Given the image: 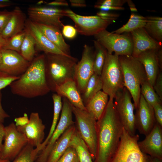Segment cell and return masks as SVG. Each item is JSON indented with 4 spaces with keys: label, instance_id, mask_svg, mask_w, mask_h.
Segmentation results:
<instances>
[{
    "label": "cell",
    "instance_id": "6da1fadb",
    "mask_svg": "<svg viewBox=\"0 0 162 162\" xmlns=\"http://www.w3.org/2000/svg\"><path fill=\"white\" fill-rule=\"evenodd\" d=\"M113 100L109 99L103 113L96 122L97 148L94 162H110L119 143L123 127Z\"/></svg>",
    "mask_w": 162,
    "mask_h": 162
},
{
    "label": "cell",
    "instance_id": "7a4b0ae2",
    "mask_svg": "<svg viewBox=\"0 0 162 162\" xmlns=\"http://www.w3.org/2000/svg\"><path fill=\"white\" fill-rule=\"evenodd\" d=\"M45 56L34 58L25 72L9 85L14 94L26 98L43 96L50 91L46 81Z\"/></svg>",
    "mask_w": 162,
    "mask_h": 162
},
{
    "label": "cell",
    "instance_id": "3957f363",
    "mask_svg": "<svg viewBox=\"0 0 162 162\" xmlns=\"http://www.w3.org/2000/svg\"><path fill=\"white\" fill-rule=\"evenodd\" d=\"M45 72L47 85L50 91L71 79L74 80L78 59L71 56L45 53Z\"/></svg>",
    "mask_w": 162,
    "mask_h": 162
},
{
    "label": "cell",
    "instance_id": "277c9868",
    "mask_svg": "<svg viewBox=\"0 0 162 162\" xmlns=\"http://www.w3.org/2000/svg\"><path fill=\"white\" fill-rule=\"evenodd\" d=\"M123 74L124 86L130 93L135 108L138 105L142 84L147 81L142 64L131 55L119 56Z\"/></svg>",
    "mask_w": 162,
    "mask_h": 162
},
{
    "label": "cell",
    "instance_id": "5b68a950",
    "mask_svg": "<svg viewBox=\"0 0 162 162\" xmlns=\"http://www.w3.org/2000/svg\"><path fill=\"white\" fill-rule=\"evenodd\" d=\"M100 76L103 91L108 94L109 98L114 99L117 92L124 87L118 56L107 52Z\"/></svg>",
    "mask_w": 162,
    "mask_h": 162
},
{
    "label": "cell",
    "instance_id": "8992f818",
    "mask_svg": "<svg viewBox=\"0 0 162 162\" xmlns=\"http://www.w3.org/2000/svg\"><path fill=\"white\" fill-rule=\"evenodd\" d=\"M138 134L131 136L123 128L118 148L110 162H148V155L140 149Z\"/></svg>",
    "mask_w": 162,
    "mask_h": 162
},
{
    "label": "cell",
    "instance_id": "52a82bcc",
    "mask_svg": "<svg viewBox=\"0 0 162 162\" xmlns=\"http://www.w3.org/2000/svg\"><path fill=\"white\" fill-rule=\"evenodd\" d=\"M72 106L73 113L75 118L76 129L87 146L94 161L97 148V121L86 110Z\"/></svg>",
    "mask_w": 162,
    "mask_h": 162
},
{
    "label": "cell",
    "instance_id": "ba28073f",
    "mask_svg": "<svg viewBox=\"0 0 162 162\" xmlns=\"http://www.w3.org/2000/svg\"><path fill=\"white\" fill-rule=\"evenodd\" d=\"M95 40L104 46L110 54L131 55L133 42L130 33L117 34L103 30L94 36Z\"/></svg>",
    "mask_w": 162,
    "mask_h": 162
},
{
    "label": "cell",
    "instance_id": "9c48e42d",
    "mask_svg": "<svg viewBox=\"0 0 162 162\" xmlns=\"http://www.w3.org/2000/svg\"><path fill=\"white\" fill-rule=\"evenodd\" d=\"M132 97L125 87L118 91L114 99L116 111L123 127L131 136L135 135V109Z\"/></svg>",
    "mask_w": 162,
    "mask_h": 162
},
{
    "label": "cell",
    "instance_id": "30bf717a",
    "mask_svg": "<svg viewBox=\"0 0 162 162\" xmlns=\"http://www.w3.org/2000/svg\"><path fill=\"white\" fill-rule=\"evenodd\" d=\"M65 16L69 17L74 22L75 28L77 32L85 36H94L106 29L114 22L97 15H80L70 9L65 10Z\"/></svg>",
    "mask_w": 162,
    "mask_h": 162
},
{
    "label": "cell",
    "instance_id": "8fae6325",
    "mask_svg": "<svg viewBox=\"0 0 162 162\" xmlns=\"http://www.w3.org/2000/svg\"><path fill=\"white\" fill-rule=\"evenodd\" d=\"M62 106L59 120L47 145L38 155L35 162H46L56 142L70 126L75 124L73 120L72 104L62 97Z\"/></svg>",
    "mask_w": 162,
    "mask_h": 162
},
{
    "label": "cell",
    "instance_id": "7c38bea8",
    "mask_svg": "<svg viewBox=\"0 0 162 162\" xmlns=\"http://www.w3.org/2000/svg\"><path fill=\"white\" fill-rule=\"evenodd\" d=\"M4 140L1 151V158L10 161L14 160L27 144L25 136L13 122L5 127Z\"/></svg>",
    "mask_w": 162,
    "mask_h": 162
},
{
    "label": "cell",
    "instance_id": "4fadbf2b",
    "mask_svg": "<svg viewBox=\"0 0 162 162\" xmlns=\"http://www.w3.org/2000/svg\"><path fill=\"white\" fill-rule=\"evenodd\" d=\"M94 47L85 44L81 59L78 62L75 67L74 77L81 94L84 92L89 79L94 74Z\"/></svg>",
    "mask_w": 162,
    "mask_h": 162
},
{
    "label": "cell",
    "instance_id": "5bb4252c",
    "mask_svg": "<svg viewBox=\"0 0 162 162\" xmlns=\"http://www.w3.org/2000/svg\"><path fill=\"white\" fill-rule=\"evenodd\" d=\"M65 10L54 7L32 6L28 8L29 20L39 24L54 26L62 30L63 24L61 19L65 16Z\"/></svg>",
    "mask_w": 162,
    "mask_h": 162
},
{
    "label": "cell",
    "instance_id": "9a60e30c",
    "mask_svg": "<svg viewBox=\"0 0 162 162\" xmlns=\"http://www.w3.org/2000/svg\"><path fill=\"white\" fill-rule=\"evenodd\" d=\"M0 54V72L10 76H20L25 72L31 63L14 51L2 49Z\"/></svg>",
    "mask_w": 162,
    "mask_h": 162
},
{
    "label": "cell",
    "instance_id": "2e32d148",
    "mask_svg": "<svg viewBox=\"0 0 162 162\" xmlns=\"http://www.w3.org/2000/svg\"><path fill=\"white\" fill-rule=\"evenodd\" d=\"M18 130L26 138L27 143L38 148L43 142L45 125L37 112H32L26 124L16 127Z\"/></svg>",
    "mask_w": 162,
    "mask_h": 162
},
{
    "label": "cell",
    "instance_id": "e0dca14e",
    "mask_svg": "<svg viewBox=\"0 0 162 162\" xmlns=\"http://www.w3.org/2000/svg\"><path fill=\"white\" fill-rule=\"evenodd\" d=\"M135 116L136 129L145 136L152 130L156 122L153 108L141 94Z\"/></svg>",
    "mask_w": 162,
    "mask_h": 162
},
{
    "label": "cell",
    "instance_id": "ac0fdd59",
    "mask_svg": "<svg viewBox=\"0 0 162 162\" xmlns=\"http://www.w3.org/2000/svg\"><path fill=\"white\" fill-rule=\"evenodd\" d=\"M138 143L143 153L162 160V127L157 122L145 139Z\"/></svg>",
    "mask_w": 162,
    "mask_h": 162
},
{
    "label": "cell",
    "instance_id": "d6986e66",
    "mask_svg": "<svg viewBox=\"0 0 162 162\" xmlns=\"http://www.w3.org/2000/svg\"><path fill=\"white\" fill-rule=\"evenodd\" d=\"M133 42L132 56L136 58L146 51L162 47V43L156 41L147 33L144 28L136 29L130 33Z\"/></svg>",
    "mask_w": 162,
    "mask_h": 162
},
{
    "label": "cell",
    "instance_id": "ffe728a7",
    "mask_svg": "<svg viewBox=\"0 0 162 162\" xmlns=\"http://www.w3.org/2000/svg\"><path fill=\"white\" fill-rule=\"evenodd\" d=\"M25 29L34 38L36 42V45L39 50L44 52L45 53L67 55L50 41L38 28L34 23L29 20L26 21Z\"/></svg>",
    "mask_w": 162,
    "mask_h": 162
},
{
    "label": "cell",
    "instance_id": "44dd1931",
    "mask_svg": "<svg viewBox=\"0 0 162 162\" xmlns=\"http://www.w3.org/2000/svg\"><path fill=\"white\" fill-rule=\"evenodd\" d=\"M157 49L146 51L136 58L143 65L147 81L153 87L159 72V68H161L157 57Z\"/></svg>",
    "mask_w": 162,
    "mask_h": 162
},
{
    "label": "cell",
    "instance_id": "7402d4cb",
    "mask_svg": "<svg viewBox=\"0 0 162 162\" xmlns=\"http://www.w3.org/2000/svg\"><path fill=\"white\" fill-rule=\"evenodd\" d=\"M55 92L62 97L67 99L74 106L86 110L81 94L74 80H69L56 87Z\"/></svg>",
    "mask_w": 162,
    "mask_h": 162
},
{
    "label": "cell",
    "instance_id": "603a6c76",
    "mask_svg": "<svg viewBox=\"0 0 162 162\" xmlns=\"http://www.w3.org/2000/svg\"><path fill=\"white\" fill-rule=\"evenodd\" d=\"M26 21L25 14L19 7H16L12 11L11 17L1 35L7 39L22 32L25 28Z\"/></svg>",
    "mask_w": 162,
    "mask_h": 162
},
{
    "label": "cell",
    "instance_id": "cb8c5ba5",
    "mask_svg": "<svg viewBox=\"0 0 162 162\" xmlns=\"http://www.w3.org/2000/svg\"><path fill=\"white\" fill-rule=\"evenodd\" d=\"M34 23L46 38L60 50L66 55L71 56L70 46L65 41L61 30L54 26Z\"/></svg>",
    "mask_w": 162,
    "mask_h": 162
},
{
    "label": "cell",
    "instance_id": "d4e9b609",
    "mask_svg": "<svg viewBox=\"0 0 162 162\" xmlns=\"http://www.w3.org/2000/svg\"><path fill=\"white\" fill-rule=\"evenodd\" d=\"M76 129L75 124L68 128L56 142L46 162H57L69 147L71 137Z\"/></svg>",
    "mask_w": 162,
    "mask_h": 162
},
{
    "label": "cell",
    "instance_id": "484cf974",
    "mask_svg": "<svg viewBox=\"0 0 162 162\" xmlns=\"http://www.w3.org/2000/svg\"><path fill=\"white\" fill-rule=\"evenodd\" d=\"M109 100L108 94L100 91L85 104L86 111L97 121L103 113Z\"/></svg>",
    "mask_w": 162,
    "mask_h": 162
},
{
    "label": "cell",
    "instance_id": "4316f807",
    "mask_svg": "<svg viewBox=\"0 0 162 162\" xmlns=\"http://www.w3.org/2000/svg\"><path fill=\"white\" fill-rule=\"evenodd\" d=\"M69 146L74 148L76 150L79 162H94L87 146L76 129L71 137Z\"/></svg>",
    "mask_w": 162,
    "mask_h": 162
},
{
    "label": "cell",
    "instance_id": "83f0119b",
    "mask_svg": "<svg viewBox=\"0 0 162 162\" xmlns=\"http://www.w3.org/2000/svg\"><path fill=\"white\" fill-rule=\"evenodd\" d=\"M52 97L53 103V115L52 122L46 138L39 148H37L39 152L44 149L51 137L57 124L60 113L62 108V97L55 93L52 94Z\"/></svg>",
    "mask_w": 162,
    "mask_h": 162
},
{
    "label": "cell",
    "instance_id": "f1b7e54d",
    "mask_svg": "<svg viewBox=\"0 0 162 162\" xmlns=\"http://www.w3.org/2000/svg\"><path fill=\"white\" fill-rule=\"evenodd\" d=\"M146 22L144 28L154 40L162 43V18L157 16H146Z\"/></svg>",
    "mask_w": 162,
    "mask_h": 162
},
{
    "label": "cell",
    "instance_id": "f546056e",
    "mask_svg": "<svg viewBox=\"0 0 162 162\" xmlns=\"http://www.w3.org/2000/svg\"><path fill=\"white\" fill-rule=\"evenodd\" d=\"M102 88L100 76L94 73L89 79L84 92L81 94L84 105Z\"/></svg>",
    "mask_w": 162,
    "mask_h": 162
},
{
    "label": "cell",
    "instance_id": "4dcf8cb0",
    "mask_svg": "<svg viewBox=\"0 0 162 162\" xmlns=\"http://www.w3.org/2000/svg\"><path fill=\"white\" fill-rule=\"evenodd\" d=\"M146 22V17L131 13L127 22L117 29L112 32L117 34L130 33L137 29L144 28Z\"/></svg>",
    "mask_w": 162,
    "mask_h": 162
},
{
    "label": "cell",
    "instance_id": "1f68e13d",
    "mask_svg": "<svg viewBox=\"0 0 162 162\" xmlns=\"http://www.w3.org/2000/svg\"><path fill=\"white\" fill-rule=\"evenodd\" d=\"M26 34L22 44L20 54L26 60L31 62L35 54V40L31 35L26 29Z\"/></svg>",
    "mask_w": 162,
    "mask_h": 162
},
{
    "label": "cell",
    "instance_id": "d6a6232c",
    "mask_svg": "<svg viewBox=\"0 0 162 162\" xmlns=\"http://www.w3.org/2000/svg\"><path fill=\"white\" fill-rule=\"evenodd\" d=\"M94 57L93 64L94 73L100 76L105 59L107 51L96 40H93Z\"/></svg>",
    "mask_w": 162,
    "mask_h": 162
},
{
    "label": "cell",
    "instance_id": "836d02e7",
    "mask_svg": "<svg viewBox=\"0 0 162 162\" xmlns=\"http://www.w3.org/2000/svg\"><path fill=\"white\" fill-rule=\"evenodd\" d=\"M34 148L27 143L13 160L10 162H35L39 152Z\"/></svg>",
    "mask_w": 162,
    "mask_h": 162
},
{
    "label": "cell",
    "instance_id": "e575fe53",
    "mask_svg": "<svg viewBox=\"0 0 162 162\" xmlns=\"http://www.w3.org/2000/svg\"><path fill=\"white\" fill-rule=\"evenodd\" d=\"M140 92L146 101L152 107L157 103H162V100L148 81L143 82L141 85Z\"/></svg>",
    "mask_w": 162,
    "mask_h": 162
},
{
    "label": "cell",
    "instance_id": "d590c367",
    "mask_svg": "<svg viewBox=\"0 0 162 162\" xmlns=\"http://www.w3.org/2000/svg\"><path fill=\"white\" fill-rule=\"evenodd\" d=\"M25 34L26 32L24 30L6 39V43L3 49L14 51L20 53L21 46Z\"/></svg>",
    "mask_w": 162,
    "mask_h": 162
},
{
    "label": "cell",
    "instance_id": "8d00e7d4",
    "mask_svg": "<svg viewBox=\"0 0 162 162\" xmlns=\"http://www.w3.org/2000/svg\"><path fill=\"white\" fill-rule=\"evenodd\" d=\"M57 162H79L75 149L69 146Z\"/></svg>",
    "mask_w": 162,
    "mask_h": 162
},
{
    "label": "cell",
    "instance_id": "74e56055",
    "mask_svg": "<svg viewBox=\"0 0 162 162\" xmlns=\"http://www.w3.org/2000/svg\"><path fill=\"white\" fill-rule=\"evenodd\" d=\"M19 76L10 75L6 73L0 72V91L18 79Z\"/></svg>",
    "mask_w": 162,
    "mask_h": 162
},
{
    "label": "cell",
    "instance_id": "f35d334b",
    "mask_svg": "<svg viewBox=\"0 0 162 162\" xmlns=\"http://www.w3.org/2000/svg\"><path fill=\"white\" fill-rule=\"evenodd\" d=\"M61 31L65 38L69 39L74 38L76 36L77 31L75 28L70 25H64Z\"/></svg>",
    "mask_w": 162,
    "mask_h": 162
},
{
    "label": "cell",
    "instance_id": "ab89813d",
    "mask_svg": "<svg viewBox=\"0 0 162 162\" xmlns=\"http://www.w3.org/2000/svg\"><path fill=\"white\" fill-rule=\"evenodd\" d=\"M12 14V11H0V34L7 25Z\"/></svg>",
    "mask_w": 162,
    "mask_h": 162
},
{
    "label": "cell",
    "instance_id": "60d3db41",
    "mask_svg": "<svg viewBox=\"0 0 162 162\" xmlns=\"http://www.w3.org/2000/svg\"><path fill=\"white\" fill-rule=\"evenodd\" d=\"M128 0H102L98 1L95 4L112 7H122Z\"/></svg>",
    "mask_w": 162,
    "mask_h": 162
},
{
    "label": "cell",
    "instance_id": "b9f144b4",
    "mask_svg": "<svg viewBox=\"0 0 162 162\" xmlns=\"http://www.w3.org/2000/svg\"><path fill=\"white\" fill-rule=\"evenodd\" d=\"M153 88L161 100H162V73H158Z\"/></svg>",
    "mask_w": 162,
    "mask_h": 162
},
{
    "label": "cell",
    "instance_id": "7bdbcfd3",
    "mask_svg": "<svg viewBox=\"0 0 162 162\" xmlns=\"http://www.w3.org/2000/svg\"><path fill=\"white\" fill-rule=\"evenodd\" d=\"M153 108L156 122L162 127V103L154 105Z\"/></svg>",
    "mask_w": 162,
    "mask_h": 162
},
{
    "label": "cell",
    "instance_id": "ee69618b",
    "mask_svg": "<svg viewBox=\"0 0 162 162\" xmlns=\"http://www.w3.org/2000/svg\"><path fill=\"white\" fill-rule=\"evenodd\" d=\"M96 15L106 19L115 21L119 16V14L109 11L100 10L97 13Z\"/></svg>",
    "mask_w": 162,
    "mask_h": 162
},
{
    "label": "cell",
    "instance_id": "f6af8a7d",
    "mask_svg": "<svg viewBox=\"0 0 162 162\" xmlns=\"http://www.w3.org/2000/svg\"><path fill=\"white\" fill-rule=\"evenodd\" d=\"M29 121L27 115L25 113L23 116L18 118H16L14 119L15 124L16 127L24 125L28 123Z\"/></svg>",
    "mask_w": 162,
    "mask_h": 162
},
{
    "label": "cell",
    "instance_id": "bcb514c9",
    "mask_svg": "<svg viewBox=\"0 0 162 162\" xmlns=\"http://www.w3.org/2000/svg\"><path fill=\"white\" fill-rule=\"evenodd\" d=\"M94 7L100 9L101 10L105 11H109L111 10H122L124 9V8L123 7H112L96 4L94 5Z\"/></svg>",
    "mask_w": 162,
    "mask_h": 162
},
{
    "label": "cell",
    "instance_id": "7dc6e473",
    "mask_svg": "<svg viewBox=\"0 0 162 162\" xmlns=\"http://www.w3.org/2000/svg\"><path fill=\"white\" fill-rule=\"evenodd\" d=\"M2 94L1 91H0V122L3 123L4 119L10 117L3 109L2 104Z\"/></svg>",
    "mask_w": 162,
    "mask_h": 162
},
{
    "label": "cell",
    "instance_id": "c3c4849f",
    "mask_svg": "<svg viewBox=\"0 0 162 162\" xmlns=\"http://www.w3.org/2000/svg\"><path fill=\"white\" fill-rule=\"evenodd\" d=\"M46 4L50 6H68V2L64 0H57L46 3Z\"/></svg>",
    "mask_w": 162,
    "mask_h": 162
},
{
    "label": "cell",
    "instance_id": "681fc988",
    "mask_svg": "<svg viewBox=\"0 0 162 162\" xmlns=\"http://www.w3.org/2000/svg\"><path fill=\"white\" fill-rule=\"evenodd\" d=\"M72 6L77 7H85L87 6L84 0H70Z\"/></svg>",
    "mask_w": 162,
    "mask_h": 162
},
{
    "label": "cell",
    "instance_id": "f907efd6",
    "mask_svg": "<svg viewBox=\"0 0 162 162\" xmlns=\"http://www.w3.org/2000/svg\"><path fill=\"white\" fill-rule=\"evenodd\" d=\"M5 133V127L3 123L0 122V152L1 150L3 144L2 141L4 140Z\"/></svg>",
    "mask_w": 162,
    "mask_h": 162
},
{
    "label": "cell",
    "instance_id": "816d5d0a",
    "mask_svg": "<svg viewBox=\"0 0 162 162\" xmlns=\"http://www.w3.org/2000/svg\"><path fill=\"white\" fill-rule=\"evenodd\" d=\"M6 41V39L3 38L1 34H0V51L3 49Z\"/></svg>",
    "mask_w": 162,
    "mask_h": 162
},
{
    "label": "cell",
    "instance_id": "f5cc1de1",
    "mask_svg": "<svg viewBox=\"0 0 162 162\" xmlns=\"http://www.w3.org/2000/svg\"><path fill=\"white\" fill-rule=\"evenodd\" d=\"M127 3L129 6L130 9L131 11H137V10L135 7L134 4L131 0H128Z\"/></svg>",
    "mask_w": 162,
    "mask_h": 162
},
{
    "label": "cell",
    "instance_id": "db71d44e",
    "mask_svg": "<svg viewBox=\"0 0 162 162\" xmlns=\"http://www.w3.org/2000/svg\"><path fill=\"white\" fill-rule=\"evenodd\" d=\"M148 162H162V160L148 155Z\"/></svg>",
    "mask_w": 162,
    "mask_h": 162
},
{
    "label": "cell",
    "instance_id": "11a10c76",
    "mask_svg": "<svg viewBox=\"0 0 162 162\" xmlns=\"http://www.w3.org/2000/svg\"><path fill=\"white\" fill-rule=\"evenodd\" d=\"M10 161L7 159H2L0 158V162H10Z\"/></svg>",
    "mask_w": 162,
    "mask_h": 162
},
{
    "label": "cell",
    "instance_id": "9f6ffc18",
    "mask_svg": "<svg viewBox=\"0 0 162 162\" xmlns=\"http://www.w3.org/2000/svg\"><path fill=\"white\" fill-rule=\"evenodd\" d=\"M1 56L0 51V64L1 63Z\"/></svg>",
    "mask_w": 162,
    "mask_h": 162
},
{
    "label": "cell",
    "instance_id": "6f0895ef",
    "mask_svg": "<svg viewBox=\"0 0 162 162\" xmlns=\"http://www.w3.org/2000/svg\"><path fill=\"white\" fill-rule=\"evenodd\" d=\"M0 158H1V154L0 152Z\"/></svg>",
    "mask_w": 162,
    "mask_h": 162
}]
</instances>
